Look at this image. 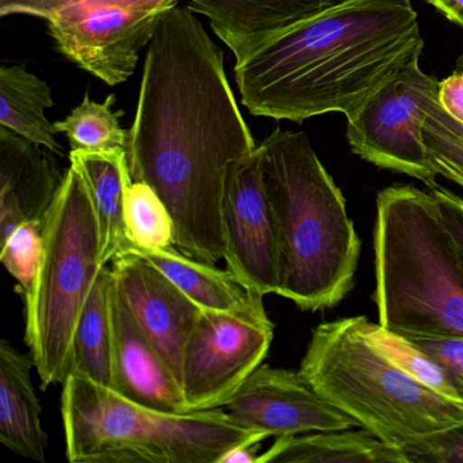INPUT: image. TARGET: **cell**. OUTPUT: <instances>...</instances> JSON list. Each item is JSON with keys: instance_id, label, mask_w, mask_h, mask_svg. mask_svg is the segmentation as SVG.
Instances as JSON below:
<instances>
[{"instance_id": "1", "label": "cell", "mask_w": 463, "mask_h": 463, "mask_svg": "<svg viewBox=\"0 0 463 463\" xmlns=\"http://www.w3.org/2000/svg\"><path fill=\"white\" fill-rule=\"evenodd\" d=\"M224 71L223 51L191 7L167 12L148 44L127 158L175 222V248L223 260V199L237 162L256 151Z\"/></svg>"}, {"instance_id": "2", "label": "cell", "mask_w": 463, "mask_h": 463, "mask_svg": "<svg viewBox=\"0 0 463 463\" xmlns=\"http://www.w3.org/2000/svg\"><path fill=\"white\" fill-rule=\"evenodd\" d=\"M422 50L411 0H343L267 40L235 63L234 77L253 116L348 118Z\"/></svg>"}, {"instance_id": "3", "label": "cell", "mask_w": 463, "mask_h": 463, "mask_svg": "<svg viewBox=\"0 0 463 463\" xmlns=\"http://www.w3.org/2000/svg\"><path fill=\"white\" fill-rule=\"evenodd\" d=\"M260 148L278 237V295L310 313L335 307L354 289L362 251L345 197L305 132L276 128Z\"/></svg>"}, {"instance_id": "4", "label": "cell", "mask_w": 463, "mask_h": 463, "mask_svg": "<svg viewBox=\"0 0 463 463\" xmlns=\"http://www.w3.org/2000/svg\"><path fill=\"white\" fill-rule=\"evenodd\" d=\"M373 251L381 326L463 337V260L430 191L394 184L379 192Z\"/></svg>"}, {"instance_id": "5", "label": "cell", "mask_w": 463, "mask_h": 463, "mask_svg": "<svg viewBox=\"0 0 463 463\" xmlns=\"http://www.w3.org/2000/svg\"><path fill=\"white\" fill-rule=\"evenodd\" d=\"M367 317L319 324L299 371L311 386L360 428L403 447L463 421V401L444 397L411 378L365 330Z\"/></svg>"}, {"instance_id": "6", "label": "cell", "mask_w": 463, "mask_h": 463, "mask_svg": "<svg viewBox=\"0 0 463 463\" xmlns=\"http://www.w3.org/2000/svg\"><path fill=\"white\" fill-rule=\"evenodd\" d=\"M61 419L72 463H219L265 436L238 427L224 408L166 413L77 373L63 383Z\"/></svg>"}, {"instance_id": "7", "label": "cell", "mask_w": 463, "mask_h": 463, "mask_svg": "<svg viewBox=\"0 0 463 463\" xmlns=\"http://www.w3.org/2000/svg\"><path fill=\"white\" fill-rule=\"evenodd\" d=\"M104 267L90 194L70 166L45 218L42 259L24 297L25 343L43 389L71 373L75 330Z\"/></svg>"}, {"instance_id": "8", "label": "cell", "mask_w": 463, "mask_h": 463, "mask_svg": "<svg viewBox=\"0 0 463 463\" xmlns=\"http://www.w3.org/2000/svg\"><path fill=\"white\" fill-rule=\"evenodd\" d=\"M180 0H86L51 17L56 51L109 86L134 75L143 48Z\"/></svg>"}, {"instance_id": "9", "label": "cell", "mask_w": 463, "mask_h": 463, "mask_svg": "<svg viewBox=\"0 0 463 463\" xmlns=\"http://www.w3.org/2000/svg\"><path fill=\"white\" fill-rule=\"evenodd\" d=\"M439 80L413 61L346 118L352 153L381 169L438 185L422 137L425 116L438 99Z\"/></svg>"}, {"instance_id": "10", "label": "cell", "mask_w": 463, "mask_h": 463, "mask_svg": "<svg viewBox=\"0 0 463 463\" xmlns=\"http://www.w3.org/2000/svg\"><path fill=\"white\" fill-rule=\"evenodd\" d=\"M275 335L267 311H204L186 343L181 390L189 411L224 408L262 364Z\"/></svg>"}, {"instance_id": "11", "label": "cell", "mask_w": 463, "mask_h": 463, "mask_svg": "<svg viewBox=\"0 0 463 463\" xmlns=\"http://www.w3.org/2000/svg\"><path fill=\"white\" fill-rule=\"evenodd\" d=\"M223 232L227 269L250 294L278 295V237L265 191L260 146L230 170L224 189Z\"/></svg>"}, {"instance_id": "12", "label": "cell", "mask_w": 463, "mask_h": 463, "mask_svg": "<svg viewBox=\"0 0 463 463\" xmlns=\"http://www.w3.org/2000/svg\"><path fill=\"white\" fill-rule=\"evenodd\" d=\"M224 411L238 427L268 438L359 427L345 411L325 400L299 370L264 363Z\"/></svg>"}, {"instance_id": "13", "label": "cell", "mask_w": 463, "mask_h": 463, "mask_svg": "<svg viewBox=\"0 0 463 463\" xmlns=\"http://www.w3.org/2000/svg\"><path fill=\"white\" fill-rule=\"evenodd\" d=\"M110 265L116 286L137 324L181 382L184 351L202 308L135 251L118 254Z\"/></svg>"}, {"instance_id": "14", "label": "cell", "mask_w": 463, "mask_h": 463, "mask_svg": "<svg viewBox=\"0 0 463 463\" xmlns=\"http://www.w3.org/2000/svg\"><path fill=\"white\" fill-rule=\"evenodd\" d=\"M112 389L128 400L166 413H186L180 382L135 319L113 278Z\"/></svg>"}, {"instance_id": "15", "label": "cell", "mask_w": 463, "mask_h": 463, "mask_svg": "<svg viewBox=\"0 0 463 463\" xmlns=\"http://www.w3.org/2000/svg\"><path fill=\"white\" fill-rule=\"evenodd\" d=\"M43 147L0 127V235L18 226L44 223L64 175Z\"/></svg>"}, {"instance_id": "16", "label": "cell", "mask_w": 463, "mask_h": 463, "mask_svg": "<svg viewBox=\"0 0 463 463\" xmlns=\"http://www.w3.org/2000/svg\"><path fill=\"white\" fill-rule=\"evenodd\" d=\"M210 21L213 33L235 56V63L295 24L343 0H188Z\"/></svg>"}, {"instance_id": "17", "label": "cell", "mask_w": 463, "mask_h": 463, "mask_svg": "<svg viewBox=\"0 0 463 463\" xmlns=\"http://www.w3.org/2000/svg\"><path fill=\"white\" fill-rule=\"evenodd\" d=\"M33 357L6 340L0 343V441L15 454L47 462L43 406L32 381Z\"/></svg>"}, {"instance_id": "18", "label": "cell", "mask_w": 463, "mask_h": 463, "mask_svg": "<svg viewBox=\"0 0 463 463\" xmlns=\"http://www.w3.org/2000/svg\"><path fill=\"white\" fill-rule=\"evenodd\" d=\"M70 166L85 181L99 222L101 260L112 264L129 249L126 232V196L131 184L127 150H71Z\"/></svg>"}, {"instance_id": "19", "label": "cell", "mask_w": 463, "mask_h": 463, "mask_svg": "<svg viewBox=\"0 0 463 463\" xmlns=\"http://www.w3.org/2000/svg\"><path fill=\"white\" fill-rule=\"evenodd\" d=\"M128 250L148 260L202 310L230 314L265 311L264 298L250 294L229 269L192 259L175 246Z\"/></svg>"}, {"instance_id": "20", "label": "cell", "mask_w": 463, "mask_h": 463, "mask_svg": "<svg viewBox=\"0 0 463 463\" xmlns=\"http://www.w3.org/2000/svg\"><path fill=\"white\" fill-rule=\"evenodd\" d=\"M257 463H409L403 449L370 430H318L280 436Z\"/></svg>"}, {"instance_id": "21", "label": "cell", "mask_w": 463, "mask_h": 463, "mask_svg": "<svg viewBox=\"0 0 463 463\" xmlns=\"http://www.w3.org/2000/svg\"><path fill=\"white\" fill-rule=\"evenodd\" d=\"M52 107V89L45 80L29 72L24 64L2 66L0 127L63 158V147L56 139L58 131L45 115Z\"/></svg>"}, {"instance_id": "22", "label": "cell", "mask_w": 463, "mask_h": 463, "mask_svg": "<svg viewBox=\"0 0 463 463\" xmlns=\"http://www.w3.org/2000/svg\"><path fill=\"white\" fill-rule=\"evenodd\" d=\"M112 265H105L75 330L71 373L113 387Z\"/></svg>"}, {"instance_id": "23", "label": "cell", "mask_w": 463, "mask_h": 463, "mask_svg": "<svg viewBox=\"0 0 463 463\" xmlns=\"http://www.w3.org/2000/svg\"><path fill=\"white\" fill-rule=\"evenodd\" d=\"M115 94L107 97L104 102H96L86 91L82 104L71 110L64 120L56 121L58 134L69 140L71 150L99 151L127 150L129 131L124 129L120 118L124 110H113Z\"/></svg>"}, {"instance_id": "24", "label": "cell", "mask_w": 463, "mask_h": 463, "mask_svg": "<svg viewBox=\"0 0 463 463\" xmlns=\"http://www.w3.org/2000/svg\"><path fill=\"white\" fill-rule=\"evenodd\" d=\"M126 232L129 248L175 246V222L169 208L148 184L131 181L126 196Z\"/></svg>"}, {"instance_id": "25", "label": "cell", "mask_w": 463, "mask_h": 463, "mask_svg": "<svg viewBox=\"0 0 463 463\" xmlns=\"http://www.w3.org/2000/svg\"><path fill=\"white\" fill-rule=\"evenodd\" d=\"M365 330L378 348L411 378L444 397L462 401L446 371L405 335L390 332L368 318Z\"/></svg>"}, {"instance_id": "26", "label": "cell", "mask_w": 463, "mask_h": 463, "mask_svg": "<svg viewBox=\"0 0 463 463\" xmlns=\"http://www.w3.org/2000/svg\"><path fill=\"white\" fill-rule=\"evenodd\" d=\"M44 223L21 224L2 242L0 261L17 281L18 291L25 297L33 284L43 251Z\"/></svg>"}, {"instance_id": "27", "label": "cell", "mask_w": 463, "mask_h": 463, "mask_svg": "<svg viewBox=\"0 0 463 463\" xmlns=\"http://www.w3.org/2000/svg\"><path fill=\"white\" fill-rule=\"evenodd\" d=\"M409 463H463V421L403 447Z\"/></svg>"}, {"instance_id": "28", "label": "cell", "mask_w": 463, "mask_h": 463, "mask_svg": "<svg viewBox=\"0 0 463 463\" xmlns=\"http://www.w3.org/2000/svg\"><path fill=\"white\" fill-rule=\"evenodd\" d=\"M430 354L451 379L463 401V337L462 335H413L406 337Z\"/></svg>"}, {"instance_id": "29", "label": "cell", "mask_w": 463, "mask_h": 463, "mask_svg": "<svg viewBox=\"0 0 463 463\" xmlns=\"http://www.w3.org/2000/svg\"><path fill=\"white\" fill-rule=\"evenodd\" d=\"M86 0H0V15H29L48 21L58 13Z\"/></svg>"}, {"instance_id": "30", "label": "cell", "mask_w": 463, "mask_h": 463, "mask_svg": "<svg viewBox=\"0 0 463 463\" xmlns=\"http://www.w3.org/2000/svg\"><path fill=\"white\" fill-rule=\"evenodd\" d=\"M430 192L435 197L444 223L457 242L463 260V199L439 184L430 188Z\"/></svg>"}, {"instance_id": "31", "label": "cell", "mask_w": 463, "mask_h": 463, "mask_svg": "<svg viewBox=\"0 0 463 463\" xmlns=\"http://www.w3.org/2000/svg\"><path fill=\"white\" fill-rule=\"evenodd\" d=\"M438 102L452 118L463 124V71L439 80Z\"/></svg>"}, {"instance_id": "32", "label": "cell", "mask_w": 463, "mask_h": 463, "mask_svg": "<svg viewBox=\"0 0 463 463\" xmlns=\"http://www.w3.org/2000/svg\"><path fill=\"white\" fill-rule=\"evenodd\" d=\"M265 439L267 436H256L246 443L234 447L222 458L219 463H257L260 457L259 451Z\"/></svg>"}, {"instance_id": "33", "label": "cell", "mask_w": 463, "mask_h": 463, "mask_svg": "<svg viewBox=\"0 0 463 463\" xmlns=\"http://www.w3.org/2000/svg\"><path fill=\"white\" fill-rule=\"evenodd\" d=\"M449 23L463 29V0H425Z\"/></svg>"}, {"instance_id": "34", "label": "cell", "mask_w": 463, "mask_h": 463, "mask_svg": "<svg viewBox=\"0 0 463 463\" xmlns=\"http://www.w3.org/2000/svg\"><path fill=\"white\" fill-rule=\"evenodd\" d=\"M452 183L458 184V185L462 186L463 188V167L460 169V172L458 173L457 175H455L454 180H452Z\"/></svg>"}, {"instance_id": "35", "label": "cell", "mask_w": 463, "mask_h": 463, "mask_svg": "<svg viewBox=\"0 0 463 463\" xmlns=\"http://www.w3.org/2000/svg\"><path fill=\"white\" fill-rule=\"evenodd\" d=\"M457 70H459V71H463V52L462 55H460L459 58H458Z\"/></svg>"}]
</instances>
